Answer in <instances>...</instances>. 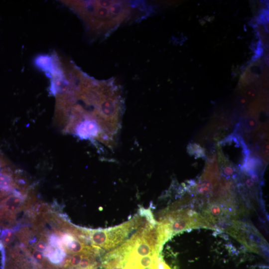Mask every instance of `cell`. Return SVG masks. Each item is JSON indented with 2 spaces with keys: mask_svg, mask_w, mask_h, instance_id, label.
Instances as JSON below:
<instances>
[{
  "mask_svg": "<svg viewBox=\"0 0 269 269\" xmlns=\"http://www.w3.org/2000/svg\"><path fill=\"white\" fill-rule=\"evenodd\" d=\"M82 15L89 19L98 34L107 37L121 24L143 18L148 14L142 2L97 0L78 5Z\"/></svg>",
  "mask_w": 269,
  "mask_h": 269,
  "instance_id": "cell-1",
  "label": "cell"
},
{
  "mask_svg": "<svg viewBox=\"0 0 269 269\" xmlns=\"http://www.w3.org/2000/svg\"><path fill=\"white\" fill-rule=\"evenodd\" d=\"M145 216V210H142L134 218L118 226L105 229H87L91 245L106 251L116 248L141 225Z\"/></svg>",
  "mask_w": 269,
  "mask_h": 269,
  "instance_id": "cell-2",
  "label": "cell"
},
{
  "mask_svg": "<svg viewBox=\"0 0 269 269\" xmlns=\"http://www.w3.org/2000/svg\"><path fill=\"white\" fill-rule=\"evenodd\" d=\"M159 251L147 254L139 253L129 238L112 250L123 269H170L159 257Z\"/></svg>",
  "mask_w": 269,
  "mask_h": 269,
  "instance_id": "cell-3",
  "label": "cell"
},
{
  "mask_svg": "<svg viewBox=\"0 0 269 269\" xmlns=\"http://www.w3.org/2000/svg\"><path fill=\"white\" fill-rule=\"evenodd\" d=\"M221 144L222 153L227 162L232 166L234 164L243 167L249 156L248 150L243 139L238 135H231Z\"/></svg>",
  "mask_w": 269,
  "mask_h": 269,
  "instance_id": "cell-4",
  "label": "cell"
},
{
  "mask_svg": "<svg viewBox=\"0 0 269 269\" xmlns=\"http://www.w3.org/2000/svg\"><path fill=\"white\" fill-rule=\"evenodd\" d=\"M2 204L5 211L10 214L15 213L26 207L24 198L19 192H16L7 197L3 201Z\"/></svg>",
  "mask_w": 269,
  "mask_h": 269,
  "instance_id": "cell-5",
  "label": "cell"
},
{
  "mask_svg": "<svg viewBox=\"0 0 269 269\" xmlns=\"http://www.w3.org/2000/svg\"><path fill=\"white\" fill-rule=\"evenodd\" d=\"M44 254L50 263L56 266H62L66 256V253L63 247H54L48 245Z\"/></svg>",
  "mask_w": 269,
  "mask_h": 269,
  "instance_id": "cell-6",
  "label": "cell"
},
{
  "mask_svg": "<svg viewBox=\"0 0 269 269\" xmlns=\"http://www.w3.org/2000/svg\"><path fill=\"white\" fill-rule=\"evenodd\" d=\"M96 125L91 122H84L78 128L77 133L81 137H88L94 135L97 132Z\"/></svg>",
  "mask_w": 269,
  "mask_h": 269,
  "instance_id": "cell-7",
  "label": "cell"
},
{
  "mask_svg": "<svg viewBox=\"0 0 269 269\" xmlns=\"http://www.w3.org/2000/svg\"><path fill=\"white\" fill-rule=\"evenodd\" d=\"M12 185V180L10 175L5 172L0 173V189L7 191Z\"/></svg>",
  "mask_w": 269,
  "mask_h": 269,
  "instance_id": "cell-8",
  "label": "cell"
},
{
  "mask_svg": "<svg viewBox=\"0 0 269 269\" xmlns=\"http://www.w3.org/2000/svg\"><path fill=\"white\" fill-rule=\"evenodd\" d=\"M213 189L212 183L207 180L200 182L197 186L198 192L204 195H207L211 192Z\"/></svg>",
  "mask_w": 269,
  "mask_h": 269,
  "instance_id": "cell-9",
  "label": "cell"
},
{
  "mask_svg": "<svg viewBox=\"0 0 269 269\" xmlns=\"http://www.w3.org/2000/svg\"><path fill=\"white\" fill-rule=\"evenodd\" d=\"M1 238L4 245H8L14 239L15 232L13 230L6 229L1 232Z\"/></svg>",
  "mask_w": 269,
  "mask_h": 269,
  "instance_id": "cell-10",
  "label": "cell"
},
{
  "mask_svg": "<svg viewBox=\"0 0 269 269\" xmlns=\"http://www.w3.org/2000/svg\"><path fill=\"white\" fill-rule=\"evenodd\" d=\"M257 121L253 117H249L245 121V127L246 130L248 132L254 130L257 127Z\"/></svg>",
  "mask_w": 269,
  "mask_h": 269,
  "instance_id": "cell-11",
  "label": "cell"
},
{
  "mask_svg": "<svg viewBox=\"0 0 269 269\" xmlns=\"http://www.w3.org/2000/svg\"><path fill=\"white\" fill-rule=\"evenodd\" d=\"M225 162L226 163H224L222 166V171L225 176L230 177L234 174V167L227 162Z\"/></svg>",
  "mask_w": 269,
  "mask_h": 269,
  "instance_id": "cell-12",
  "label": "cell"
},
{
  "mask_svg": "<svg viewBox=\"0 0 269 269\" xmlns=\"http://www.w3.org/2000/svg\"><path fill=\"white\" fill-rule=\"evenodd\" d=\"M209 212L211 214V217L213 218L214 216L216 217L220 216L223 212V211L219 205L217 204H213L210 206Z\"/></svg>",
  "mask_w": 269,
  "mask_h": 269,
  "instance_id": "cell-13",
  "label": "cell"
},
{
  "mask_svg": "<svg viewBox=\"0 0 269 269\" xmlns=\"http://www.w3.org/2000/svg\"><path fill=\"white\" fill-rule=\"evenodd\" d=\"M248 100L254 99L257 95V89L253 86L248 87L244 91V94Z\"/></svg>",
  "mask_w": 269,
  "mask_h": 269,
  "instance_id": "cell-14",
  "label": "cell"
},
{
  "mask_svg": "<svg viewBox=\"0 0 269 269\" xmlns=\"http://www.w3.org/2000/svg\"><path fill=\"white\" fill-rule=\"evenodd\" d=\"M235 102L238 106L243 107L246 106L248 104L249 100L243 94L237 96Z\"/></svg>",
  "mask_w": 269,
  "mask_h": 269,
  "instance_id": "cell-15",
  "label": "cell"
},
{
  "mask_svg": "<svg viewBox=\"0 0 269 269\" xmlns=\"http://www.w3.org/2000/svg\"><path fill=\"white\" fill-rule=\"evenodd\" d=\"M263 151L264 154H268L269 152V144L267 143H266L263 147Z\"/></svg>",
  "mask_w": 269,
  "mask_h": 269,
  "instance_id": "cell-16",
  "label": "cell"
},
{
  "mask_svg": "<svg viewBox=\"0 0 269 269\" xmlns=\"http://www.w3.org/2000/svg\"><path fill=\"white\" fill-rule=\"evenodd\" d=\"M246 184L249 187H251L254 185V181L250 178H248L246 181Z\"/></svg>",
  "mask_w": 269,
  "mask_h": 269,
  "instance_id": "cell-17",
  "label": "cell"
}]
</instances>
